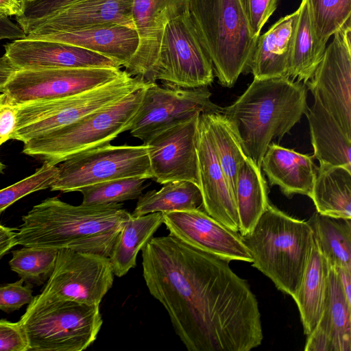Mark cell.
Masks as SVG:
<instances>
[{
	"label": "cell",
	"mask_w": 351,
	"mask_h": 351,
	"mask_svg": "<svg viewBox=\"0 0 351 351\" xmlns=\"http://www.w3.org/2000/svg\"><path fill=\"white\" fill-rule=\"evenodd\" d=\"M143 276L189 351H249L261 345L258 303L229 261L172 234L143 247Z\"/></svg>",
	"instance_id": "cell-1"
},
{
	"label": "cell",
	"mask_w": 351,
	"mask_h": 351,
	"mask_svg": "<svg viewBox=\"0 0 351 351\" xmlns=\"http://www.w3.org/2000/svg\"><path fill=\"white\" fill-rule=\"evenodd\" d=\"M131 214L121 203L73 206L48 197L22 217L17 245L99 254L109 258Z\"/></svg>",
	"instance_id": "cell-2"
},
{
	"label": "cell",
	"mask_w": 351,
	"mask_h": 351,
	"mask_svg": "<svg viewBox=\"0 0 351 351\" xmlns=\"http://www.w3.org/2000/svg\"><path fill=\"white\" fill-rule=\"evenodd\" d=\"M307 88L289 77L254 78L221 113L230 121L245 156L261 169L269 145L289 133L307 110Z\"/></svg>",
	"instance_id": "cell-3"
},
{
	"label": "cell",
	"mask_w": 351,
	"mask_h": 351,
	"mask_svg": "<svg viewBox=\"0 0 351 351\" xmlns=\"http://www.w3.org/2000/svg\"><path fill=\"white\" fill-rule=\"evenodd\" d=\"M241 237L250 252L252 266L293 298L315 241L308 221L269 204L252 231Z\"/></svg>",
	"instance_id": "cell-4"
},
{
	"label": "cell",
	"mask_w": 351,
	"mask_h": 351,
	"mask_svg": "<svg viewBox=\"0 0 351 351\" xmlns=\"http://www.w3.org/2000/svg\"><path fill=\"white\" fill-rule=\"evenodd\" d=\"M189 12L219 83L232 87L248 71L257 40L239 0H190Z\"/></svg>",
	"instance_id": "cell-5"
},
{
	"label": "cell",
	"mask_w": 351,
	"mask_h": 351,
	"mask_svg": "<svg viewBox=\"0 0 351 351\" xmlns=\"http://www.w3.org/2000/svg\"><path fill=\"white\" fill-rule=\"evenodd\" d=\"M149 83L66 126L23 143L22 152L56 165L79 153L110 143L130 130Z\"/></svg>",
	"instance_id": "cell-6"
},
{
	"label": "cell",
	"mask_w": 351,
	"mask_h": 351,
	"mask_svg": "<svg viewBox=\"0 0 351 351\" xmlns=\"http://www.w3.org/2000/svg\"><path fill=\"white\" fill-rule=\"evenodd\" d=\"M27 351H82L102 326L99 305L34 296L19 320Z\"/></svg>",
	"instance_id": "cell-7"
},
{
	"label": "cell",
	"mask_w": 351,
	"mask_h": 351,
	"mask_svg": "<svg viewBox=\"0 0 351 351\" xmlns=\"http://www.w3.org/2000/svg\"><path fill=\"white\" fill-rule=\"evenodd\" d=\"M146 82L124 71L117 78L78 94L18 104L16 126L11 139L25 143L66 126L123 99Z\"/></svg>",
	"instance_id": "cell-8"
},
{
	"label": "cell",
	"mask_w": 351,
	"mask_h": 351,
	"mask_svg": "<svg viewBox=\"0 0 351 351\" xmlns=\"http://www.w3.org/2000/svg\"><path fill=\"white\" fill-rule=\"evenodd\" d=\"M213 80L211 60L189 10L165 26L147 82L161 80L164 84L195 88L208 86Z\"/></svg>",
	"instance_id": "cell-9"
},
{
	"label": "cell",
	"mask_w": 351,
	"mask_h": 351,
	"mask_svg": "<svg viewBox=\"0 0 351 351\" xmlns=\"http://www.w3.org/2000/svg\"><path fill=\"white\" fill-rule=\"evenodd\" d=\"M52 191H80L88 186L127 178H152L148 146L110 143L74 155L58 166Z\"/></svg>",
	"instance_id": "cell-10"
},
{
	"label": "cell",
	"mask_w": 351,
	"mask_h": 351,
	"mask_svg": "<svg viewBox=\"0 0 351 351\" xmlns=\"http://www.w3.org/2000/svg\"><path fill=\"white\" fill-rule=\"evenodd\" d=\"M207 86L184 88L149 82L133 119L130 132L144 144L162 132L184 123L197 113L221 112Z\"/></svg>",
	"instance_id": "cell-11"
},
{
	"label": "cell",
	"mask_w": 351,
	"mask_h": 351,
	"mask_svg": "<svg viewBox=\"0 0 351 351\" xmlns=\"http://www.w3.org/2000/svg\"><path fill=\"white\" fill-rule=\"evenodd\" d=\"M114 276L109 258L60 249L45 287L34 297L38 300H69L99 305L112 288Z\"/></svg>",
	"instance_id": "cell-12"
},
{
	"label": "cell",
	"mask_w": 351,
	"mask_h": 351,
	"mask_svg": "<svg viewBox=\"0 0 351 351\" xmlns=\"http://www.w3.org/2000/svg\"><path fill=\"white\" fill-rule=\"evenodd\" d=\"M305 85L314 99L351 136V21L333 35Z\"/></svg>",
	"instance_id": "cell-13"
},
{
	"label": "cell",
	"mask_w": 351,
	"mask_h": 351,
	"mask_svg": "<svg viewBox=\"0 0 351 351\" xmlns=\"http://www.w3.org/2000/svg\"><path fill=\"white\" fill-rule=\"evenodd\" d=\"M123 72L119 67L17 70L2 93L16 104L58 99L95 88Z\"/></svg>",
	"instance_id": "cell-14"
},
{
	"label": "cell",
	"mask_w": 351,
	"mask_h": 351,
	"mask_svg": "<svg viewBox=\"0 0 351 351\" xmlns=\"http://www.w3.org/2000/svg\"><path fill=\"white\" fill-rule=\"evenodd\" d=\"M199 114L162 132L145 143L152 179L156 182L189 181L199 186L197 151Z\"/></svg>",
	"instance_id": "cell-15"
},
{
	"label": "cell",
	"mask_w": 351,
	"mask_h": 351,
	"mask_svg": "<svg viewBox=\"0 0 351 351\" xmlns=\"http://www.w3.org/2000/svg\"><path fill=\"white\" fill-rule=\"evenodd\" d=\"M169 234L221 258L252 263L239 232H233L202 209L162 213Z\"/></svg>",
	"instance_id": "cell-16"
},
{
	"label": "cell",
	"mask_w": 351,
	"mask_h": 351,
	"mask_svg": "<svg viewBox=\"0 0 351 351\" xmlns=\"http://www.w3.org/2000/svg\"><path fill=\"white\" fill-rule=\"evenodd\" d=\"M4 55L18 69L119 67L99 53L73 45L25 36L4 45Z\"/></svg>",
	"instance_id": "cell-17"
},
{
	"label": "cell",
	"mask_w": 351,
	"mask_h": 351,
	"mask_svg": "<svg viewBox=\"0 0 351 351\" xmlns=\"http://www.w3.org/2000/svg\"><path fill=\"white\" fill-rule=\"evenodd\" d=\"M189 3L190 0H133L132 18L139 45L134 56L124 66L128 73L148 81L165 26L189 11Z\"/></svg>",
	"instance_id": "cell-18"
},
{
	"label": "cell",
	"mask_w": 351,
	"mask_h": 351,
	"mask_svg": "<svg viewBox=\"0 0 351 351\" xmlns=\"http://www.w3.org/2000/svg\"><path fill=\"white\" fill-rule=\"evenodd\" d=\"M197 151L204 211L229 230L239 232L236 201L219 162L205 113L199 117Z\"/></svg>",
	"instance_id": "cell-19"
},
{
	"label": "cell",
	"mask_w": 351,
	"mask_h": 351,
	"mask_svg": "<svg viewBox=\"0 0 351 351\" xmlns=\"http://www.w3.org/2000/svg\"><path fill=\"white\" fill-rule=\"evenodd\" d=\"M132 4L133 0H76L34 23L25 34L36 38L106 23L135 28Z\"/></svg>",
	"instance_id": "cell-20"
},
{
	"label": "cell",
	"mask_w": 351,
	"mask_h": 351,
	"mask_svg": "<svg viewBox=\"0 0 351 351\" xmlns=\"http://www.w3.org/2000/svg\"><path fill=\"white\" fill-rule=\"evenodd\" d=\"M36 38L86 49L110 58L120 67L131 60L139 45V36L135 28L117 23L97 25Z\"/></svg>",
	"instance_id": "cell-21"
},
{
	"label": "cell",
	"mask_w": 351,
	"mask_h": 351,
	"mask_svg": "<svg viewBox=\"0 0 351 351\" xmlns=\"http://www.w3.org/2000/svg\"><path fill=\"white\" fill-rule=\"evenodd\" d=\"M304 350H351V304L332 267L324 309L317 326L307 336Z\"/></svg>",
	"instance_id": "cell-22"
},
{
	"label": "cell",
	"mask_w": 351,
	"mask_h": 351,
	"mask_svg": "<svg viewBox=\"0 0 351 351\" xmlns=\"http://www.w3.org/2000/svg\"><path fill=\"white\" fill-rule=\"evenodd\" d=\"M298 18V10L258 37L248 67L254 78L289 77Z\"/></svg>",
	"instance_id": "cell-23"
},
{
	"label": "cell",
	"mask_w": 351,
	"mask_h": 351,
	"mask_svg": "<svg viewBox=\"0 0 351 351\" xmlns=\"http://www.w3.org/2000/svg\"><path fill=\"white\" fill-rule=\"evenodd\" d=\"M261 168L269 184L278 186L290 198L295 194L309 197L317 167L313 156L272 143L262 158Z\"/></svg>",
	"instance_id": "cell-24"
},
{
	"label": "cell",
	"mask_w": 351,
	"mask_h": 351,
	"mask_svg": "<svg viewBox=\"0 0 351 351\" xmlns=\"http://www.w3.org/2000/svg\"><path fill=\"white\" fill-rule=\"evenodd\" d=\"M308 121L313 158L319 162L342 166L351 170V136L334 117L314 99L305 112Z\"/></svg>",
	"instance_id": "cell-25"
},
{
	"label": "cell",
	"mask_w": 351,
	"mask_h": 351,
	"mask_svg": "<svg viewBox=\"0 0 351 351\" xmlns=\"http://www.w3.org/2000/svg\"><path fill=\"white\" fill-rule=\"evenodd\" d=\"M330 269L315 239L300 287L293 298L300 312L304 332L307 336L315 328L324 311Z\"/></svg>",
	"instance_id": "cell-26"
},
{
	"label": "cell",
	"mask_w": 351,
	"mask_h": 351,
	"mask_svg": "<svg viewBox=\"0 0 351 351\" xmlns=\"http://www.w3.org/2000/svg\"><path fill=\"white\" fill-rule=\"evenodd\" d=\"M309 197L319 214L351 219V170L319 162Z\"/></svg>",
	"instance_id": "cell-27"
},
{
	"label": "cell",
	"mask_w": 351,
	"mask_h": 351,
	"mask_svg": "<svg viewBox=\"0 0 351 351\" xmlns=\"http://www.w3.org/2000/svg\"><path fill=\"white\" fill-rule=\"evenodd\" d=\"M163 223L162 213L131 217L121 229L109 260L114 276L122 277L136 267L140 250Z\"/></svg>",
	"instance_id": "cell-28"
},
{
	"label": "cell",
	"mask_w": 351,
	"mask_h": 351,
	"mask_svg": "<svg viewBox=\"0 0 351 351\" xmlns=\"http://www.w3.org/2000/svg\"><path fill=\"white\" fill-rule=\"evenodd\" d=\"M267 193V182L261 169L247 158L239 169L236 182V204L241 236L252 231L270 204Z\"/></svg>",
	"instance_id": "cell-29"
},
{
	"label": "cell",
	"mask_w": 351,
	"mask_h": 351,
	"mask_svg": "<svg viewBox=\"0 0 351 351\" xmlns=\"http://www.w3.org/2000/svg\"><path fill=\"white\" fill-rule=\"evenodd\" d=\"M202 209L203 197L199 186L189 181L165 183L158 191H149L138 198L132 216Z\"/></svg>",
	"instance_id": "cell-30"
},
{
	"label": "cell",
	"mask_w": 351,
	"mask_h": 351,
	"mask_svg": "<svg viewBox=\"0 0 351 351\" xmlns=\"http://www.w3.org/2000/svg\"><path fill=\"white\" fill-rule=\"evenodd\" d=\"M298 10L289 77L305 84L314 74L326 47L320 46L317 41L308 0H302Z\"/></svg>",
	"instance_id": "cell-31"
},
{
	"label": "cell",
	"mask_w": 351,
	"mask_h": 351,
	"mask_svg": "<svg viewBox=\"0 0 351 351\" xmlns=\"http://www.w3.org/2000/svg\"><path fill=\"white\" fill-rule=\"evenodd\" d=\"M307 221L330 267L351 269V219L316 212Z\"/></svg>",
	"instance_id": "cell-32"
},
{
	"label": "cell",
	"mask_w": 351,
	"mask_h": 351,
	"mask_svg": "<svg viewBox=\"0 0 351 351\" xmlns=\"http://www.w3.org/2000/svg\"><path fill=\"white\" fill-rule=\"evenodd\" d=\"M205 116L219 162L236 201L238 171L247 157L233 126L221 112L205 113Z\"/></svg>",
	"instance_id": "cell-33"
},
{
	"label": "cell",
	"mask_w": 351,
	"mask_h": 351,
	"mask_svg": "<svg viewBox=\"0 0 351 351\" xmlns=\"http://www.w3.org/2000/svg\"><path fill=\"white\" fill-rule=\"evenodd\" d=\"M58 252L54 248L23 246L12 252L9 265L24 282L39 286L51 276Z\"/></svg>",
	"instance_id": "cell-34"
},
{
	"label": "cell",
	"mask_w": 351,
	"mask_h": 351,
	"mask_svg": "<svg viewBox=\"0 0 351 351\" xmlns=\"http://www.w3.org/2000/svg\"><path fill=\"white\" fill-rule=\"evenodd\" d=\"M315 35L324 47L329 38L351 21V0H308Z\"/></svg>",
	"instance_id": "cell-35"
},
{
	"label": "cell",
	"mask_w": 351,
	"mask_h": 351,
	"mask_svg": "<svg viewBox=\"0 0 351 351\" xmlns=\"http://www.w3.org/2000/svg\"><path fill=\"white\" fill-rule=\"evenodd\" d=\"M146 178H127L106 181L80 190L83 204L121 203L138 199L145 188Z\"/></svg>",
	"instance_id": "cell-36"
},
{
	"label": "cell",
	"mask_w": 351,
	"mask_h": 351,
	"mask_svg": "<svg viewBox=\"0 0 351 351\" xmlns=\"http://www.w3.org/2000/svg\"><path fill=\"white\" fill-rule=\"evenodd\" d=\"M58 175V167L45 162L32 175L0 189V213L22 197L50 188Z\"/></svg>",
	"instance_id": "cell-37"
},
{
	"label": "cell",
	"mask_w": 351,
	"mask_h": 351,
	"mask_svg": "<svg viewBox=\"0 0 351 351\" xmlns=\"http://www.w3.org/2000/svg\"><path fill=\"white\" fill-rule=\"evenodd\" d=\"M279 0H239L253 36L261 31L276 10Z\"/></svg>",
	"instance_id": "cell-38"
},
{
	"label": "cell",
	"mask_w": 351,
	"mask_h": 351,
	"mask_svg": "<svg viewBox=\"0 0 351 351\" xmlns=\"http://www.w3.org/2000/svg\"><path fill=\"white\" fill-rule=\"evenodd\" d=\"M76 0H34L26 1L24 14L15 18L24 33L34 23Z\"/></svg>",
	"instance_id": "cell-39"
},
{
	"label": "cell",
	"mask_w": 351,
	"mask_h": 351,
	"mask_svg": "<svg viewBox=\"0 0 351 351\" xmlns=\"http://www.w3.org/2000/svg\"><path fill=\"white\" fill-rule=\"evenodd\" d=\"M22 279L0 285V310L10 313L29 304L34 296L32 285H23Z\"/></svg>",
	"instance_id": "cell-40"
},
{
	"label": "cell",
	"mask_w": 351,
	"mask_h": 351,
	"mask_svg": "<svg viewBox=\"0 0 351 351\" xmlns=\"http://www.w3.org/2000/svg\"><path fill=\"white\" fill-rule=\"evenodd\" d=\"M27 350V341L20 322L0 319V351Z\"/></svg>",
	"instance_id": "cell-41"
},
{
	"label": "cell",
	"mask_w": 351,
	"mask_h": 351,
	"mask_svg": "<svg viewBox=\"0 0 351 351\" xmlns=\"http://www.w3.org/2000/svg\"><path fill=\"white\" fill-rule=\"evenodd\" d=\"M18 104L0 93V147L11 139L17 122Z\"/></svg>",
	"instance_id": "cell-42"
},
{
	"label": "cell",
	"mask_w": 351,
	"mask_h": 351,
	"mask_svg": "<svg viewBox=\"0 0 351 351\" xmlns=\"http://www.w3.org/2000/svg\"><path fill=\"white\" fill-rule=\"evenodd\" d=\"M25 34L19 25L6 16H0V40L3 39L17 40L23 38Z\"/></svg>",
	"instance_id": "cell-43"
},
{
	"label": "cell",
	"mask_w": 351,
	"mask_h": 351,
	"mask_svg": "<svg viewBox=\"0 0 351 351\" xmlns=\"http://www.w3.org/2000/svg\"><path fill=\"white\" fill-rule=\"evenodd\" d=\"M25 8L26 0H0V16L20 17Z\"/></svg>",
	"instance_id": "cell-44"
},
{
	"label": "cell",
	"mask_w": 351,
	"mask_h": 351,
	"mask_svg": "<svg viewBox=\"0 0 351 351\" xmlns=\"http://www.w3.org/2000/svg\"><path fill=\"white\" fill-rule=\"evenodd\" d=\"M14 229L0 223V259L17 245Z\"/></svg>",
	"instance_id": "cell-45"
},
{
	"label": "cell",
	"mask_w": 351,
	"mask_h": 351,
	"mask_svg": "<svg viewBox=\"0 0 351 351\" xmlns=\"http://www.w3.org/2000/svg\"><path fill=\"white\" fill-rule=\"evenodd\" d=\"M332 268L336 271L339 284L348 302L351 304V269L344 267Z\"/></svg>",
	"instance_id": "cell-46"
},
{
	"label": "cell",
	"mask_w": 351,
	"mask_h": 351,
	"mask_svg": "<svg viewBox=\"0 0 351 351\" xmlns=\"http://www.w3.org/2000/svg\"><path fill=\"white\" fill-rule=\"evenodd\" d=\"M17 70L5 55L0 57V93Z\"/></svg>",
	"instance_id": "cell-47"
},
{
	"label": "cell",
	"mask_w": 351,
	"mask_h": 351,
	"mask_svg": "<svg viewBox=\"0 0 351 351\" xmlns=\"http://www.w3.org/2000/svg\"><path fill=\"white\" fill-rule=\"evenodd\" d=\"M4 168H5V165L0 161V173L2 172V171Z\"/></svg>",
	"instance_id": "cell-48"
},
{
	"label": "cell",
	"mask_w": 351,
	"mask_h": 351,
	"mask_svg": "<svg viewBox=\"0 0 351 351\" xmlns=\"http://www.w3.org/2000/svg\"><path fill=\"white\" fill-rule=\"evenodd\" d=\"M27 1H34V0H26Z\"/></svg>",
	"instance_id": "cell-49"
}]
</instances>
